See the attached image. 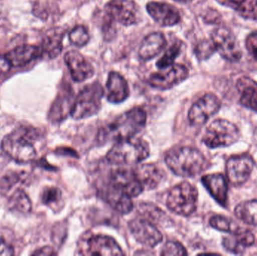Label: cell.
Here are the masks:
<instances>
[{"instance_id": "cell-1", "label": "cell", "mask_w": 257, "mask_h": 256, "mask_svg": "<svg viewBox=\"0 0 257 256\" xmlns=\"http://www.w3.org/2000/svg\"><path fill=\"white\" fill-rule=\"evenodd\" d=\"M165 162L174 174L183 177L197 176L207 167L204 155L197 149L189 147L170 150L166 154Z\"/></svg>"}, {"instance_id": "cell-2", "label": "cell", "mask_w": 257, "mask_h": 256, "mask_svg": "<svg viewBox=\"0 0 257 256\" xmlns=\"http://www.w3.org/2000/svg\"><path fill=\"white\" fill-rule=\"evenodd\" d=\"M146 113L141 108H134L117 117L111 124L101 131L102 141H119L134 137L146 123Z\"/></svg>"}, {"instance_id": "cell-3", "label": "cell", "mask_w": 257, "mask_h": 256, "mask_svg": "<svg viewBox=\"0 0 257 256\" xmlns=\"http://www.w3.org/2000/svg\"><path fill=\"white\" fill-rule=\"evenodd\" d=\"M36 139V131L21 128L5 137L2 142V150L18 163H29L36 156L34 147Z\"/></svg>"}, {"instance_id": "cell-4", "label": "cell", "mask_w": 257, "mask_h": 256, "mask_svg": "<svg viewBox=\"0 0 257 256\" xmlns=\"http://www.w3.org/2000/svg\"><path fill=\"white\" fill-rule=\"evenodd\" d=\"M149 153L146 141L132 137L117 141L108 152L107 159L114 165H134L148 158Z\"/></svg>"}, {"instance_id": "cell-5", "label": "cell", "mask_w": 257, "mask_h": 256, "mask_svg": "<svg viewBox=\"0 0 257 256\" xmlns=\"http://www.w3.org/2000/svg\"><path fill=\"white\" fill-rule=\"evenodd\" d=\"M198 190L188 182H183L174 186L166 199L168 208L181 216H190L197 207Z\"/></svg>"}, {"instance_id": "cell-6", "label": "cell", "mask_w": 257, "mask_h": 256, "mask_svg": "<svg viewBox=\"0 0 257 256\" xmlns=\"http://www.w3.org/2000/svg\"><path fill=\"white\" fill-rule=\"evenodd\" d=\"M104 90L99 83L95 82L84 87L72 105L71 114L76 120L88 118L100 109Z\"/></svg>"}, {"instance_id": "cell-7", "label": "cell", "mask_w": 257, "mask_h": 256, "mask_svg": "<svg viewBox=\"0 0 257 256\" xmlns=\"http://www.w3.org/2000/svg\"><path fill=\"white\" fill-rule=\"evenodd\" d=\"M240 138L239 129L226 120H216L207 128L203 142L209 148L226 147L236 143Z\"/></svg>"}, {"instance_id": "cell-8", "label": "cell", "mask_w": 257, "mask_h": 256, "mask_svg": "<svg viewBox=\"0 0 257 256\" xmlns=\"http://www.w3.org/2000/svg\"><path fill=\"white\" fill-rule=\"evenodd\" d=\"M211 41L215 51L227 61H238L242 57V51L236 38L226 27L216 29L211 35Z\"/></svg>"}, {"instance_id": "cell-9", "label": "cell", "mask_w": 257, "mask_h": 256, "mask_svg": "<svg viewBox=\"0 0 257 256\" xmlns=\"http://www.w3.org/2000/svg\"><path fill=\"white\" fill-rule=\"evenodd\" d=\"M105 11L111 20L125 26L137 24L140 19V11L133 0H110Z\"/></svg>"}, {"instance_id": "cell-10", "label": "cell", "mask_w": 257, "mask_h": 256, "mask_svg": "<svg viewBox=\"0 0 257 256\" xmlns=\"http://www.w3.org/2000/svg\"><path fill=\"white\" fill-rule=\"evenodd\" d=\"M220 106L221 102L215 95L211 93L205 95L193 104L189 111L190 124L196 126H202L218 112Z\"/></svg>"}, {"instance_id": "cell-11", "label": "cell", "mask_w": 257, "mask_h": 256, "mask_svg": "<svg viewBox=\"0 0 257 256\" xmlns=\"http://www.w3.org/2000/svg\"><path fill=\"white\" fill-rule=\"evenodd\" d=\"M253 159L247 155L233 156L226 162V171L228 180L234 186H241L250 177L253 169Z\"/></svg>"}, {"instance_id": "cell-12", "label": "cell", "mask_w": 257, "mask_h": 256, "mask_svg": "<svg viewBox=\"0 0 257 256\" xmlns=\"http://www.w3.org/2000/svg\"><path fill=\"white\" fill-rule=\"evenodd\" d=\"M80 254L84 255H122L121 248L112 237L106 235H93L81 246Z\"/></svg>"}, {"instance_id": "cell-13", "label": "cell", "mask_w": 257, "mask_h": 256, "mask_svg": "<svg viewBox=\"0 0 257 256\" xmlns=\"http://www.w3.org/2000/svg\"><path fill=\"white\" fill-rule=\"evenodd\" d=\"M169 68L168 70L151 75L148 84L158 90H169L181 84L189 76L188 69L183 65L173 64Z\"/></svg>"}, {"instance_id": "cell-14", "label": "cell", "mask_w": 257, "mask_h": 256, "mask_svg": "<svg viewBox=\"0 0 257 256\" xmlns=\"http://www.w3.org/2000/svg\"><path fill=\"white\" fill-rule=\"evenodd\" d=\"M128 228L135 239L148 247H154L163 240V235L158 228L148 219H133L128 223Z\"/></svg>"}, {"instance_id": "cell-15", "label": "cell", "mask_w": 257, "mask_h": 256, "mask_svg": "<svg viewBox=\"0 0 257 256\" xmlns=\"http://www.w3.org/2000/svg\"><path fill=\"white\" fill-rule=\"evenodd\" d=\"M110 185L124 192L131 198L137 197L145 189L133 170L130 171L122 168L112 172Z\"/></svg>"}, {"instance_id": "cell-16", "label": "cell", "mask_w": 257, "mask_h": 256, "mask_svg": "<svg viewBox=\"0 0 257 256\" xmlns=\"http://www.w3.org/2000/svg\"><path fill=\"white\" fill-rule=\"evenodd\" d=\"M146 8L151 18L162 27H172L181 21L178 9L168 3L151 2Z\"/></svg>"}, {"instance_id": "cell-17", "label": "cell", "mask_w": 257, "mask_h": 256, "mask_svg": "<svg viewBox=\"0 0 257 256\" xmlns=\"http://www.w3.org/2000/svg\"><path fill=\"white\" fill-rule=\"evenodd\" d=\"M65 62L69 68L72 79L76 82L86 81L94 74L93 66L78 51H71L66 53Z\"/></svg>"}, {"instance_id": "cell-18", "label": "cell", "mask_w": 257, "mask_h": 256, "mask_svg": "<svg viewBox=\"0 0 257 256\" xmlns=\"http://www.w3.org/2000/svg\"><path fill=\"white\" fill-rule=\"evenodd\" d=\"M202 182L211 196L226 207L228 199V186L226 179L220 174H207L202 177Z\"/></svg>"}, {"instance_id": "cell-19", "label": "cell", "mask_w": 257, "mask_h": 256, "mask_svg": "<svg viewBox=\"0 0 257 256\" xmlns=\"http://www.w3.org/2000/svg\"><path fill=\"white\" fill-rule=\"evenodd\" d=\"M107 99L112 103H120L127 99L130 89L126 80L120 74L111 72L106 84Z\"/></svg>"}, {"instance_id": "cell-20", "label": "cell", "mask_w": 257, "mask_h": 256, "mask_svg": "<svg viewBox=\"0 0 257 256\" xmlns=\"http://www.w3.org/2000/svg\"><path fill=\"white\" fill-rule=\"evenodd\" d=\"M166 46L164 35L156 32L144 38L139 48V55L142 60L148 61L157 57Z\"/></svg>"}, {"instance_id": "cell-21", "label": "cell", "mask_w": 257, "mask_h": 256, "mask_svg": "<svg viewBox=\"0 0 257 256\" xmlns=\"http://www.w3.org/2000/svg\"><path fill=\"white\" fill-rule=\"evenodd\" d=\"M6 56L13 67H21L28 64L32 60L42 57L40 47L30 45L17 47L9 51Z\"/></svg>"}, {"instance_id": "cell-22", "label": "cell", "mask_w": 257, "mask_h": 256, "mask_svg": "<svg viewBox=\"0 0 257 256\" xmlns=\"http://www.w3.org/2000/svg\"><path fill=\"white\" fill-rule=\"evenodd\" d=\"M133 171L144 189H154L164 177L163 171L152 164L139 165Z\"/></svg>"}, {"instance_id": "cell-23", "label": "cell", "mask_w": 257, "mask_h": 256, "mask_svg": "<svg viewBox=\"0 0 257 256\" xmlns=\"http://www.w3.org/2000/svg\"><path fill=\"white\" fill-rule=\"evenodd\" d=\"M237 89L241 95L240 102L247 109L257 113V83L247 77L238 79Z\"/></svg>"}, {"instance_id": "cell-24", "label": "cell", "mask_w": 257, "mask_h": 256, "mask_svg": "<svg viewBox=\"0 0 257 256\" xmlns=\"http://www.w3.org/2000/svg\"><path fill=\"white\" fill-rule=\"evenodd\" d=\"M105 200L114 210L122 214L132 211L133 208L132 198L117 188L109 185L105 191Z\"/></svg>"}, {"instance_id": "cell-25", "label": "cell", "mask_w": 257, "mask_h": 256, "mask_svg": "<svg viewBox=\"0 0 257 256\" xmlns=\"http://www.w3.org/2000/svg\"><path fill=\"white\" fill-rule=\"evenodd\" d=\"M255 237L250 231H238L232 234L229 237H225L223 246L229 252L235 254H241L244 249L254 243Z\"/></svg>"}, {"instance_id": "cell-26", "label": "cell", "mask_w": 257, "mask_h": 256, "mask_svg": "<svg viewBox=\"0 0 257 256\" xmlns=\"http://www.w3.org/2000/svg\"><path fill=\"white\" fill-rule=\"evenodd\" d=\"M63 35L61 31H51L42 41L40 48L42 56L48 59L57 57L63 50Z\"/></svg>"}, {"instance_id": "cell-27", "label": "cell", "mask_w": 257, "mask_h": 256, "mask_svg": "<svg viewBox=\"0 0 257 256\" xmlns=\"http://www.w3.org/2000/svg\"><path fill=\"white\" fill-rule=\"evenodd\" d=\"M220 4L236 11L246 19L257 21V0H217Z\"/></svg>"}, {"instance_id": "cell-28", "label": "cell", "mask_w": 257, "mask_h": 256, "mask_svg": "<svg viewBox=\"0 0 257 256\" xmlns=\"http://www.w3.org/2000/svg\"><path fill=\"white\" fill-rule=\"evenodd\" d=\"M235 216L244 223L257 225V200L240 203L235 209Z\"/></svg>"}, {"instance_id": "cell-29", "label": "cell", "mask_w": 257, "mask_h": 256, "mask_svg": "<svg viewBox=\"0 0 257 256\" xmlns=\"http://www.w3.org/2000/svg\"><path fill=\"white\" fill-rule=\"evenodd\" d=\"M9 205L13 210L22 213H30L32 208L31 201L24 190L18 189L9 198Z\"/></svg>"}, {"instance_id": "cell-30", "label": "cell", "mask_w": 257, "mask_h": 256, "mask_svg": "<svg viewBox=\"0 0 257 256\" xmlns=\"http://www.w3.org/2000/svg\"><path fill=\"white\" fill-rule=\"evenodd\" d=\"M209 223L211 227L223 232L235 234L240 231L238 224L226 216H214L210 219Z\"/></svg>"}, {"instance_id": "cell-31", "label": "cell", "mask_w": 257, "mask_h": 256, "mask_svg": "<svg viewBox=\"0 0 257 256\" xmlns=\"http://www.w3.org/2000/svg\"><path fill=\"white\" fill-rule=\"evenodd\" d=\"M180 52H181V45L178 43L173 44L165 52L164 55L157 62V68L160 69H164L172 66L175 59L179 55Z\"/></svg>"}, {"instance_id": "cell-32", "label": "cell", "mask_w": 257, "mask_h": 256, "mask_svg": "<svg viewBox=\"0 0 257 256\" xmlns=\"http://www.w3.org/2000/svg\"><path fill=\"white\" fill-rule=\"evenodd\" d=\"M69 41L72 45L81 48L88 43L90 35L84 26H77L69 33Z\"/></svg>"}, {"instance_id": "cell-33", "label": "cell", "mask_w": 257, "mask_h": 256, "mask_svg": "<svg viewBox=\"0 0 257 256\" xmlns=\"http://www.w3.org/2000/svg\"><path fill=\"white\" fill-rule=\"evenodd\" d=\"M214 51H215V48L211 39L202 41V42L198 44L195 50L196 57L199 60H207L211 57Z\"/></svg>"}, {"instance_id": "cell-34", "label": "cell", "mask_w": 257, "mask_h": 256, "mask_svg": "<svg viewBox=\"0 0 257 256\" xmlns=\"http://www.w3.org/2000/svg\"><path fill=\"white\" fill-rule=\"evenodd\" d=\"M162 255H187V249L178 242L169 241L165 245Z\"/></svg>"}, {"instance_id": "cell-35", "label": "cell", "mask_w": 257, "mask_h": 256, "mask_svg": "<svg viewBox=\"0 0 257 256\" xmlns=\"http://www.w3.org/2000/svg\"><path fill=\"white\" fill-rule=\"evenodd\" d=\"M20 180H21V177L17 174L5 176L0 181V192L2 194L8 193L11 189L16 186Z\"/></svg>"}, {"instance_id": "cell-36", "label": "cell", "mask_w": 257, "mask_h": 256, "mask_svg": "<svg viewBox=\"0 0 257 256\" xmlns=\"http://www.w3.org/2000/svg\"><path fill=\"white\" fill-rule=\"evenodd\" d=\"M61 191L57 188H47L42 194V201L46 204L57 202L61 198Z\"/></svg>"}, {"instance_id": "cell-37", "label": "cell", "mask_w": 257, "mask_h": 256, "mask_svg": "<svg viewBox=\"0 0 257 256\" xmlns=\"http://www.w3.org/2000/svg\"><path fill=\"white\" fill-rule=\"evenodd\" d=\"M247 51L257 60V34H251L246 40Z\"/></svg>"}, {"instance_id": "cell-38", "label": "cell", "mask_w": 257, "mask_h": 256, "mask_svg": "<svg viewBox=\"0 0 257 256\" xmlns=\"http://www.w3.org/2000/svg\"><path fill=\"white\" fill-rule=\"evenodd\" d=\"M12 65L6 55L0 54V75H6L10 71Z\"/></svg>"}, {"instance_id": "cell-39", "label": "cell", "mask_w": 257, "mask_h": 256, "mask_svg": "<svg viewBox=\"0 0 257 256\" xmlns=\"http://www.w3.org/2000/svg\"><path fill=\"white\" fill-rule=\"evenodd\" d=\"M14 255V248L3 239H0V255Z\"/></svg>"}, {"instance_id": "cell-40", "label": "cell", "mask_w": 257, "mask_h": 256, "mask_svg": "<svg viewBox=\"0 0 257 256\" xmlns=\"http://www.w3.org/2000/svg\"><path fill=\"white\" fill-rule=\"evenodd\" d=\"M33 255H56L54 251L51 249L49 246H45V247L42 248V249H39V250L36 251L33 253Z\"/></svg>"}, {"instance_id": "cell-41", "label": "cell", "mask_w": 257, "mask_h": 256, "mask_svg": "<svg viewBox=\"0 0 257 256\" xmlns=\"http://www.w3.org/2000/svg\"><path fill=\"white\" fill-rule=\"evenodd\" d=\"M175 1L180 2V3H189V2L192 1V0H175Z\"/></svg>"}]
</instances>
